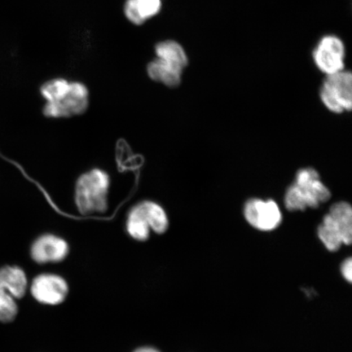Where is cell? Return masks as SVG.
<instances>
[{"mask_svg": "<svg viewBox=\"0 0 352 352\" xmlns=\"http://www.w3.org/2000/svg\"><path fill=\"white\" fill-rule=\"evenodd\" d=\"M243 212L250 226L263 232L274 230L283 222V214L274 200L252 198L245 202Z\"/></svg>", "mask_w": 352, "mask_h": 352, "instance_id": "5b68a950", "label": "cell"}, {"mask_svg": "<svg viewBox=\"0 0 352 352\" xmlns=\"http://www.w3.org/2000/svg\"><path fill=\"white\" fill-rule=\"evenodd\" d=\"M126 230L132 239L140 241H146L151 235V228L136 206L127 217Z\"/></svg>", "mask_w": 352, "mask_h": 352, "instance_id": "2e32d148", "label": "cell"}, {"mask_svg": "<svg viewBox=\"0 0 352 352\" xmlns=\"http://www.w3.org/2000/svg\"><path fill=\"white\" fill-rule=\"evenodd\" d=\"M329 214L340 228L343 244L350 245L352 240V209L349 202L340 201L333 204Z\"/></svg>", "mask_w": 352, "mask_h": 352, "instance_id": "5bb4252c", "label": "cell"}, {"mask_svg": "<svg viewBox=\"0 0 352 352\" xmlns=\"http://www.w3.org/2000/svg\"><path fill=\"white\" fill-rule=\"evenodd\" d=\"M146 73L154 82L168 87H176L182 83L184 70L155 57L148 63Z\"/></svg>", "mask_w": 352, "mask_h": 352, "instance_id": "30bf717a", "label": "cell"}, {"mask_svg": "<svg viewBox=\"0 0 352 352\" xmlns=\"http://www.w3.org/2000/svg\"><path fill=\"white\" fill-rule=\"evenodd\" d=\"M162 6V0H126L123 14L131 24L142 26L160 14Z\"/></svg>", "mask_w": 352, "mask_h": 352, "instance_id": "9c48e42d", "label": "cell"}, {"mask_svg": "<svg viewBox=\"0 0 352 352\" xmlns=\"http://www.w3.org/2000/svg\"><path fill=\"white\" fill-rule=\"evenodd\" d=\"M341 272L343 277L351 283L352 280V261L351 258H346V261L342 263Z\"/></svg>", "mask_w": 352, "mask_h": 352, "instance_id": "ffe728a7", "label": "cell"}, {"mask_svg": "<svg viewBox=\"0 0 352 352\" xmlns=\"http://www.w3.org/2000/svg\"><path fill=\"white\" fill-rule=\"evenodd\" d=\"M17 314V306L11 294L0 288V321L10 322Z\"/></svg>", "mask_w": 352, "mask_h": 352, "instance_id": "ac0fdd59", "label": "cell"}, {"mask_svg": "<svg viewBox=\"0 0 352 352\" xmlns=\"http://www.w3.org/2000/svg\"><path fill=\"white\" fill-rule=\"evenodd\" d=\"M321 101L329 111L342 113L351 111L352 107V76L342 70L325 78L320 87Z\"/></svg>", "mask_w": 352, "mask_h": 352, "instance_id": "7a4b0ae2", "label": "cell"}, {"mask_svg": "<svg viewBox=\"0 0 352 352\" xmlns=\"http://www.w3.org/2000/svg\"><path fill=\"white\" fill-rule=\"evenodd\" d=\"M32 296L44 305H56L65 300L68 285L60 276L44 274L36 277L32 286Z\"/></svg>", "mask_w": 352, "mask_h": 352, "instance_id": "52a82bcc", "label": "cell"}, {"mask_svg": "<svg viewBox=\"0 0 352 352\" xmlns=\"http://www.w3.org/2000/svg\"><path fill=\"white\" fill-rule=\"evenodd\" d=\"M285 206L289 210H305L307 208L305 198L296 184H293L286 190L285 195Z\"/></svg>", "mask_w": 352, "mask_h": 352, "instance_id": "d6986e66", "label": "cell"}, {"mask_svg": "<svg viewBox=\"0 0 352 352\" xmlns=\"http://www.w3.org/2000/svg\"><path fill=\"white\" fill-rule=\"evenodd\" d=\"M294 184L305 198L307 208H318L320 204L331 197L329 188L321 182L319 173L314 168L299 170Z\"/></svg>", "mask_w": 352, "mask_h": 352, "instance_id": "8992f818", "label": "cell"}, {"mask_svg": "<svg viewBox=\"0 0 352 352\" xmlns=\"http://www.w3.org/2000/svg\"><path fill=\"white\" fill-rule=\"evenodd\" d=\"M28 280L25 272L17 267H4L0 270V288L13 298L24 296Z\"/></svg>", "mask_w": 352, "mask_h": 352, "instance_id": "7c38bea8", "label": "cell"}, {"mask_svg": "<svg viewBox=\"0 0 352 352\" xmlns=\"http://www.w3.org/2000/svg\"><path fill=\"white\" fill-rule=\"evenodd\" d=\"M312 58L316 67L327 76L341 72L345 69V44L336 35H324L312 52Z\"/></svg>", "mask_w": 352, "mask_h": 352, "instance_id": "3957f363", "label": "cell"}, {"mask_svg": "<svg viewBox=\"0 0 352 352\" xmlns=\"http://www.w3.org/2000/svg\"><path fill=\"white\" fill-rule=\"evenodd\" d=\"M318 233L320 240L329 252H337L343 245L340 228L329 214L324 215Z\"/></svg>", "mask_w": 352, "mask_h": 352, "instance_id": "9a60e30c", "label": "cell"}, {"mask_svg": "<svg viewBox=\"0 0 352 352\" xmlns=\"http://www.w3.org/2000/svg\"><path fill=\"white\" fill-rule=\"evenodd\" d=\"M69 253V245L63 239L47 234L39 236L34 242L32 256L38 263L63 261Z\"/></svg>", "mask_w": 352, "mask_h": 352, "instance_id": "ba28073f", "label": "cell"}, {"mask_svg": "<svg viewBox=\"0 0 352 352\" xmlns=\"http://www.w3.org/2000/svg\"><path fill=\"white\" fill-rule=\"evenodd\" d=\"M89 105V90L85 83L70 82L69 89L63 98L46 103L43 112L47 118H70L85 113Z\"/></svg>", "mask_w": 352, "mask_h": 352, "instance_id": "277c9868", "label": "cell"}, {"mask_svg": "<svg viewBox=\"0 0 352 352\" xmlns=\"http://www.w3.org/2000/svg\"><path fill=\"white\" fill-rule=\"evenodd\" d=\"M142 214L151 230L158 234H162L169 227V220L164 208L151 201L140 202L136 205Z\"/></svg>", "mask_w": 352, "mask_h": 352, "instance_id": "4fadbf2b", "label": "cell"}, {"mask_svg": "<svg viewBox=\"0 0 352 352\" xmlns=\"http://www.w3.org/2000/svg\"><path fill=\"white\" fill-rule=\"evenodd\" d=\"M135 352H160L153 349H149V347H144V349H140Z\"/></svg>", "mask_w": 352, "mask_h": 352, "instance_id": "44dd1931", "label": "cell"}, {"mask_svg": "<svg viewBox=\"0 0 352 352\" xmlns=\"http://www.w3.org/2000/svg\"><path fill=\"white\" fill-rule=\"evenodd\" d=\"M109 175L94 169L78 178L76 186V204L83 214L104 213L108 208Z\"/></svg>", "mask_w": 352, "mask_h": 352, "instance_id": "6da1fadb", "label": "cell"}, {"mask_svg": "<svg viewBox=\"0 0 352 352\" xmlns=\"http://www.w3.org/2000/svg\"><path fill=\"white\" fill-rule=\"evenodd\" d=\"M70 82L65 78H54L44 82L41 87V94L46 103L54 102L67 94Z\"/></svg>", "mask_w": 352, "mask_h": 352, "instance_id": "e0dca14e", "label": "cell"}, {"mask_svg": "<svg viewBox=\"0 0 352 352\" xmlns=\"http://www.w3.org/2000/svg\"><path fill=\"white\" fill-rule=\"evenodd\" d=\"M154 54L158 59L184 70L188 65V57L184 47L173 39H166L154 46Z\"/></svg>", "mask_w": 352, "mask_h": 352, "instance_id": "8fae6325", "label": "cell"}]
</instances>
